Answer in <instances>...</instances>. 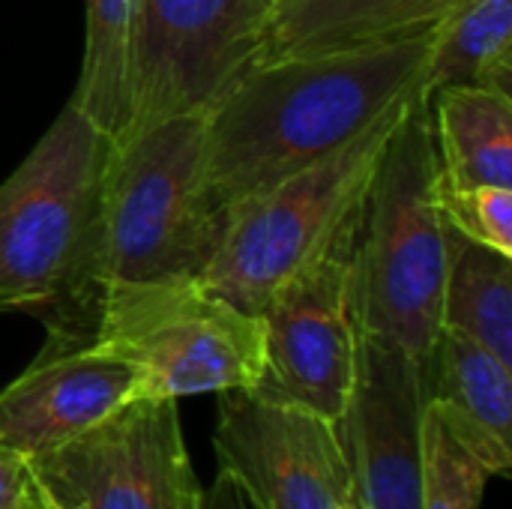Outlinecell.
Listing matches in <instances>:
<instances>
[{
  "instance_id": "obj_1",
  "label": "cell",
  "mask_w": 512,
  "mask_h": 509,
  "mask_svg": "<svg viewBox=\"0 0 512 509\" xmlns=\"http://www.w3.org/2000/svg\"><path fill=\"white\" fill-rule=\"evenodd\" d=\"M435 27L405 39L270 57L204 111V192L225 222L243 201L333 156L426 93Z\"/></svg>"
},
{
  "instance_id": "obj_2",
  "label": "cell",
  "mask_w": 512,
  "mask_h": 509,
  "mask_svg": "<svg viewBox=\"0 0 512 509\" xmlns=\"http://www.w3.org/2000/svg\"><path fill=\"white\" fill-rule=\"evenodd\" d=\"M222 228L204 192V114L111 144L75 285L48 336L87 342L93 300L108 288L201 279Z\"/></svg>"
},
{
  "instance_id": "obj_3",
  "label": "cell",
  "mask_w": 512,
  "mask_h": 509,
  "mask_svg": "<svg viewBox=\"0 0 512 509\" xmlns=\"http://www.w3.org/2000/svg\"><path fill=\"white\" fill-rule=\"evenodd\" d=\"M444 216L426 93L399 114L369 183L360 231L354 303L360 333L381 336L426 363L441 333Z\"/></svg>"
},
{
  "instance_id": "obj_4",
  "label": "cell",
  "mask_w": 512,
  "mask_h": 509,
  "mask_svg": "<svg viewBox=\"0 0 512 509\" xmlns=\"http://www.w3.org/2000/svg\"><path fill=\"white\" fill-rule=\"evenodd\" d=\"M111 141L72 105L0 183V315L45 327L63 312L99 201Z\"/></svg>"
},
{
  "instance_id": "obj_5",
  "label": "cell",
  "mask_w": 512,
  "mask_h": 509,
  "mask_svg": "<svg viewBox=\"0 0 512 509\" xmlns=\"http://www.w3.org/2000/svg\"><path fill=\"white\" fill-rule=\"evenodd\" d=\"M405 105L333 156L231 210L201 282L237 309L261 315L282 282L360 222L378 159Z\"/></svg>"
},
{
  "instance_id": "obj_6",
  "label": "cell",
  "mask_w": 512,
  "mask_h": 509,
  "mask_svg": "<svg viewBox=\"0 0 512 509\" xmlns=\"http://www.w3.org/2000/svg\"><path fill=\"white\" fill-rule=\"evenodd\" d=\"M87 342L135 363L150 399L252 390L264 366L261 318L222 300L201 279L102 291L90 309Z\"/></svg>"
},
{
  "instance_id": "obj_7",
  "label": "cell",
  "mask_w": 512,
  "mask_h": 509,
  "mask_svg": "<svg viewBox=\"0 0 512 509\" xmlns=\"http://www.w3.org/2000/svg\"><path fill=\"white\" fill-rule=\"evenodd\" d=\"M27 465L42 509H198L204 492L177 399L138 396Z\"/></svg>"
},
{
  "instance_id": "obj_8",
  "label": "cell",
  "mask_w": 512,
  "mask_h": 509,
  "mask_svg": "<svg viewBox=\"0 0 512 509\" xmlns=\"http://www.w3.org/2000/svg\"><path fill=\"white\" fill-rule=\"evenodd\" d=\"M264 45L267 0H138L126 138L213 108Z\"/></svg>"
},
{
  "instance_id": "obj_9",
  "label": "cell",
  "mask_w": 512,
  "mask_h": 509,
  "mask_svg": "<svg viewBox=\"0 0 512 509\" xmlns=\"http://www.w3.org/2000/svg\"><path fill=\"white\" fill-rule=\"evenodd\" d=\"M357 231L276 288L261 309L264 366L255 393L339 423L357 372Z\"/></svg>"
},
{
  "instance_id": "obj_10",
  "label": "cell",
  "mask_w": 512,
  "mask_h": 509,
  "mask_svg": "<svg viewBox=\"0 0 512 509\" xmlns=\"http://www.w3.org/2000/svg\"><path fill=\"white\" fill-rule=\"evenodd\" d=\"M213 447L258 509H342L351 498L336 423L300 405L225 390Z\"/></svg>"
},
{
  "instance_id": "obj_11",
  "label": "cell",
  "mask_w": 512,
  "mask_h": 509,
  "mask_svg": "<svg viewBox=\"0 0 512 509\" xmlns=\"http://www.w3.org/2000/svg\"><path fill=\"white\" fill-rule=\"evenodd\" d=\"M423 408V363L360 333L354 387L336 423L360 509H423Z\"/></svg>"
},
{
  "instance_id": "obj_12",
  "label": "cell",
  "mask_w": 512,
  "mask_h": 509,
  "mask_svg": "<svg viewBox=\"0 0 512 509\" xmlns=\"http://www.w3.org/2000/svg\"><path fill=\"white\" fill-rule=\"evenodd\" d=\"M144 396L135 363L96 342L48 336L39 357L0 390V447L24 459L93 429Z\"/></svg>"
},
{
  "instance_id": "obj_13",
  "label": "cell",
  "mask_w": 512,
  "mask_h": 509,
  "mask_svg": "<svg viewBox=\"0 0 512 509\" xmlns=\"http://www.w3.org/2000/svg\"><path fill=\"white\" fill-rule=\"evenodd\" d=\"M423 381L426 399L489 477H510L512 366L480 342L441 327L435 351L423 363Z\"/></svg>"
},
{
  "instance_id": "obj_14",
  "label": "cell",
  "mask_w": 512,
  "mask_h": 509,
  "mask_svg": "<svg viewBox=\"0 0 512 509\" xmlns=\"http://www.w3.org/2000/svg\"><path fill=\"white\" fill-rule=\"evenodd\" d=\"M450 3L453 0H267V45L261 60L345 51L426 33Z\"/></svg>"
},
{
  "instance_id": "obj_15",
  "label": "cell",
  "mask_w": 512,
  "mask_h": 509,
  "mask_svg": "<svg viewBox=\"0 0 512 509\" xmlns=\"http://www.w3.org/2000/svg\"><path fill=\"white\" fill-rule=\"evenodd\" d=\"M438 177L447 186H510L512 96L492 87H438L426 93Z\"/></svg>"
},
{
  "instance_id": "obj_16",
  "label": "cell",
  "mask_w": 512,
  "mask_h": 509,
  "mask_svg": "<svg viewBox=\"0 0 512 509\" xmlns=\"http://www.w3.org/2000/svg\"><path fill=\"white\" fill-rule=\"evenodd\" d=\"M447 270L441 327L456 330L512 366V255H501L444 222Z\"/></svg>"
},
{
  "instance_id": "obj_17",
  "label": "cell",
  "mask_w": 512,
  "mask_h": 509,
  "mask_svg": "<svg viewBox=\"0 0 512 509\" xmlns=\"http://www.w3.org/2000/svg\"><path fill=\"white\" fill-rule=\"evenodd\" d=\"M492 87L512 96V0H453L435 24L426 93Z\"/></svg>"
},
{
  "instance_id": "obj_18",
  "label": "cell",
  "mask_w": 512,
  "mask_h": 509,
  "mask_svg": "<svg viewBox=\"0 0 512 509\" xmlns=\"http://www.w3.org/2000/svg\"><path fill=\"white\" fill-rule=\"evenodd\" d=\"M138 0H87V39L72 105L111 141L132 120V45Z\"/></svg>"
},
{
  "instance_id": "obj_19",
  "label": "cell",
  "mask_w": 512,
  "mask_h": 509,
  "mask_svg": "<svg viewBox=\"0 0 512 509\" xmlns=\"http://www.w3.org/2000/svg\"><path fill=\"white\" fill-rule=\"evenodd\" d=\"M489 471L453 435L441 411L423 408V509H480Z\"/></svg>"
},
{
  "instance_id": "obj_20",
  "label": "cell",
  "mask_w": 512,
  "mask_h": 509,
  "mask_svg": "<svg viewBox=\"0 0 512 509\" xmlns=\"http://www.w3.org/2000/svg\"><path fill=\"white\" fill-rule=\"evenodd\" d=\"M438 204L447 225L459 234L512 255V189L510 186H468L456 189L438 177Z\"/></svg>"
},
{
  "instance_id": "obj_21",
  "label": "cell",
  "mask_w": 512,
  "mask_h": 509,
  "mask_svg": "<svg viewBox=\"0 0 512 509\" xmlns=\"http://www.w3.org/2000/svg\"><path fill=\"white\" fill-rule=\"evenodd\" d=\"M0 509H42L24 456L0 447Z\"/></svg>"
},
{
  "instance_id": "obj_22",
  "label": "cell",
  "mask_w": 512,
  "mask_h": 509,
  "mask_svg": "<svg viewBox=\"0 0 512 509\" xmlns=\"http://www.w3.org/2000/svg\"><path fill=\"white\" fill-rule=\"evenodd\" d=\"M198 509H258V504L249 498V492L228 471L219 468L210 489L201 492V507Z\"/></svg>"
},
{
  "instance_id": "obj_23",
  "label": "cell",
  "mask_w": 512,
  "mask_h": 509,
  "mask_svg": "<svg viewBox=\"0 0 512 509\" xmlns=\"http://www.w3.org/2000/svg\"><path fill=\"white\" fill-rule=\"evenodd\" d=\"M342 509H360V507H357V504H354V501L348 498V504H345V507H342Z\"/></svg>"
}]
</instances>
